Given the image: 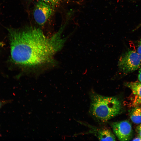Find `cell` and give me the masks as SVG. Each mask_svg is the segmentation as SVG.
<instances>
[{"label": "cell", "instance_id": "cell-1", "mask_svg": "<svg viewBox=\"0 0 141 141\" xmlns=\"http://www.w3.org/2000/svg\"><path fill=\"white\" fill-rule=\"evenodd\" d=\"M63 27L51 37L46 36L40 28L33 26L9 29L12 60L20 66L30 67L51 61L67 39L61 37Z\"/></svg>", "mask_w": 141, "mask_h": 141}, {"label": "cell", "instance_id": "cell-2", "mask_svg": "<svg viewBox=\"0 0 141 141\" xmlns=\"http://www.w3.org/2000/svg\"><path fill=\"white\" fill-rule=\"evenodd\" d=\"M90 98V112L101 121H107L121 112V103L115 97L103 96L92 91Z\"/></svg>", "mask_w": 141, "mask_h": 141}, {"label": "cell", "instance_id": "cell-3", "mask_svg": "<svg viewBox=\"0 0 141 141\" xmlns=\"http://www.w3.org/2000/svg\"><path fill=\"white\" fill-rule=\"evenodd\" d=\"M118 67L124 74L133 72L141 67V55L136 50H128L120 56Z\"/></svg>", "mask_w": 141, "mask_h": 141}, {"label": "cell", "instance_id": "cell-4", "mask_svg": "<svg viewBox=\"0 0 141 141\" xmlns=\"http://www.w3.org/2000/svg\"><path fill=\"white\" fill-rule=\"evenodd\" d=\"M53 7L41 0L36 3L33 10L34 19L37 23L40 26L44 25L51 15Z\"/></svg>", "mask_w": 141, "mask_h": 141}, {"label": "cell", "instance_id": "cell-5", "mask_svg": "<svg viewBox=\"0 0 141 141\" xmlns=\"http://www.w3.org/2000/svg\"><path fill=\"white\" fill-rule=\"evenodd\" d=\"M110 125L113 132L120 140H130L132 135L131 125L127 120H123L111 123Z\"/></svg>", "mask_w": 141, "mask_h": 141}, {"label": "cell", "instance_id": "cell-6", "mask_svg": "<svg viewBox=\"0 0 141 141\" xmlns=\"http://www.w3.org/2000/svg\"><path fill=\"white\" fill-rule=\"evenodd\" d=\"M125 84L132 91L128 98L131 105L136 107L141 105V82L139 81L127 82Z\"/></svg>", "mask_w": 141, "mask_h": 141}, {"label": "cell", "instance_id": "cell-7", "mask_svg": "<svg viewBox=\"0 0 141 141\" xmlns=\"http://www.w3.org/2000/svg\"><path fill=\"white\" fill-rule=\"evenodd\" d=\"M100 141H115V136L109 130L93 128L92 132Z\"/></svg>", "mask_w": 141, "mask_h": 141}, {"label": "cell", "instance_id": "cell-8", "mask_svg": "<svg viewBox=\"0 0 141 141\" xmlns=\"http://www.w3.org/2000/svg\"><path fill=\"white\" fill-rule=\"evenodd\" d=\"M130 116L132 121L139 124L141 123V109L137 107L132 109L130 112Z\"/></svg>", "mask_w": 141, "mask_h": 141}, {"label": "cell", "instance_id": "cell-9", "mask_svg": "<svg viewBox=\"0 0 141 141\" xmlns=\"http://www.w3.org/2000/svg\"><path fill=\"white\" fill-rule=\"evenodd\" d=\"M47 3L52 7L60 3L61 0H40Z\"/></svg>", "mask_w": 141, "mask_h": 141}, {"label": "cell", "instance_id": "cell-10", "mask_svg": "<svg viewBox=\"0 0 141 141\" xmlns=\"http://www.w3.org/2000/svg\"><path fill=\"white\" fill-rule=\"evenodd\" d=\"M136 51L138 54L141 55V38L137 41Z\"/></svg>", "mask_w": 141, "mask_h": 141}, {"label": "cell", "instance_id": "cell-11", "mask_svg": "<svg viewBox=\"0 0 141 141\" xmlns=\"http://www.w3.org/2000/svg\"><path fill=\"white\" fill-rule=\"evenodd\" d=\"M138 79L139 81L141 82V67L139 68L138 75Z\"/></svg>", "mask_w": 141, "mask_h": 141}, {"label": "cell", "instance_id": "cell-12", "mask_svg": "<svg viewBox=\"0 0 141 141\" xmlns=\"http://www.w3.org/2000/svg\"><path fill=\"white\" fill-rule=\"evenodd\" d=\"M132 140L133 141H141V137H137L134 138V139L133 140Z\"/></svg>", "mask_w": 141, "mask_h": 141}, {"label": "cell", "instance_id": "cell-13", "mask_svg": "<svg viewBox=\"0 0 141 141\" xmlns=\"http://www.w3.org/2000/svg\"><path fill=\"white\" fill-rule=\"evenodd\" d=\"M139 133L140 137H141V124L139 127Z\"/></svg>", "mask_w": 141, "mask_h": 141}, {"label": "cell", "instance_id": "cell-14", "mask_svg": "<svg viewBox=\"0 0 141 141\" xmlns=\"http://www.w3.org/2000/svg\"><path fill=\"white\" fill-rule=\"evenodd\" d=\"M3 103L0 101V109L3 104Z\"/></svg>", "mask_w": 141, "mask_h": 141}]
</instances>
